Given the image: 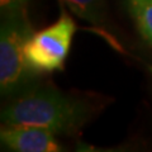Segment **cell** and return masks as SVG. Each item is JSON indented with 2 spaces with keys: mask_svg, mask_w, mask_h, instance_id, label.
<instances>
[{
  "mask_svg": "<svg viewBox=\"0 0 152 152\" xmlns=\"http://www.w3.org/2000/svg\"><path fill=\"white\" fill-rule=\"evenodd\" d=\"M32 36L26 14L3 17L0 27V93L1 96L27 91L34 71L26 56L27 41Z\"/></svg>",
  "mask_w": 152,
  "mask_h": 152,
  "instance_id": "obj_2",
  "label": "cell"
},
{
  "mask_svg": "<svg viewBox=\"0 0 152 152\" xmlns=\"http://www.w3.org/2000/svg\"><path fill=\"white\" fill-rule=\"evenodd\" d=\"M89 115L81 100L53 88H37L14 98L1 110V122L9 127H38L55 134L75 133Z\"/></svg>",
  "mask_w": 152,
  "mask_h": 152,
  "instance_id": "obj_1",
  "label": "cell"
},
{
  "mask_svg": "<svg viewBox=\"0 0 152 152\" xmlns=\"http://www.w3.org/2000/svg\"><path fill=\"white\" fill-rule=\"evenodd\" d=\"M75 15L86 22L99 26L105 18L104 0H60Z\"/></svg>",
  "mask_w": 152,
  "mask_h": 152,
  "instance_id": "obj_5",
  "label": "cell"
},
{
  "mask_svg": "<svg viewBox=\"0 0 152 152\" xmlns=\"http://www.w3.org/2000/svg\"><path fill=\"white\" fill-rule=\"evenodd\" d=\"M76 26L66 13L48 28L32 33L26 45V56L31 67L39 71H55L64 67Z\"/></svg>",
  "mask_w": 152,
  "mask_h": 152,
  "instance_id": "obj_3",
  "label": "cell"
},
{
  "mask_svg": "<svg viewBox=\"0 0 152 152\" xmlns=\"http://www.w3.org/2000/svg\"><path fill=\"white\" fill-rule=\"evenodd\" d=\"M129 9L141 34L152 45V0H131Z\"/></svg>",
  "mask_w": 152,
  "mask_h": 152,
  "instance_id": "obj_6",
  "label": "cell"
},
{
  "mask_svg": "<svg viewBox=\"0 0 152 152\" xmlns=\"http://www.w3.org/2000/svg\"><path fill=\"white\" fill-rule=\"evenodd\" d=\"M53 132L38 127H9L0 131L3 146L15 152H58L62 146Z\"/></svg>",
  "mask_w": 152,
  "mask_h": 152,
  "instance_id": "obj_4",
  "label": "cell"
},
{
  "mask_svg": "<svg viewBox=\"0 0 152 152\" xmlns=\"http://www.w3.org/2000/svg\"><path fill=\"white\" fill-rule=\"evenodd\" d=\"M29 0H0V13L3 17L23 13Z\"/></svg>",
  "mask_w": 152,
  "mask_h": 152,
  "instance_id": "obj_7",
  "label": "cell"
}]
</instances>
